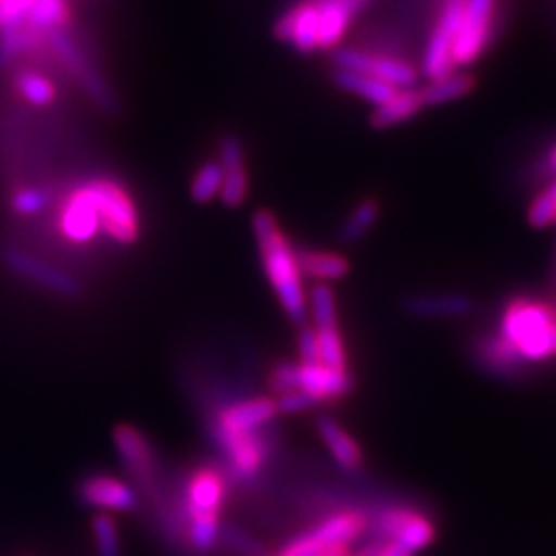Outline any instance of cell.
I'll return each mask as SVG.
<instances>
[{"mask_svg": "<svg viewBox=\"0 0 556 556\" xmlns=\"http://www.w3.org/2000/svg\"><path fill=\"white\" fill-rule=\"evenodd\" d=\"M470 353L478 369L498 381L523 383L532 378V365L517 355L516 349L498 334L495 326L478 332L470 344Z\"/></svg>", "mask_w": 556, "mask_h": 556, "instance_id": "5", "label": "cell"}, {"mask_svg": "<svg viewBox=\"0 0 556 556\" xmlns=\"http://www.w3.org/2000/svg\"><path fill=\"white\" fill-rule=\"evenodd\" d=\"M528 220L532 227H548V225H556V197L551 192V188L538 190L536 197L530 204L528 211Z\"/></svg>", "mask_w": 556, "mask_h": 556, "instance_id": "37", "label": "cell"}, {"mask_svg": "<svg viewBox=\"0 0 556 556\" xmlns=\"http://www.w3.org/2000/svg\"><path fill=\"white\" fill-rule=\"evenodd\" d=\"M71 20L68 0H36L25 25L38 31L40 36H50L52 31L64 29V25Z\"/></svg>", "mask_w": 556, "mask_h": 556, "instance_id": "26", "label": "cell"}, {"mask_svg": "<svg viewBox=\"0 0 556 556\" xmlns=\"http://www.w3.org/2000/svg\"><path fill=\"white\" fill-rule=\"evenodd\" d=\"M316 334H318L319 363H324L326 367L338 369V371H349L346 351H344V342H342V334L338 330V324L319 326L316 328Z\"/></svg>", "mask_w": 556, "mask_h": 556, "instance_id": "31", "label": "cell"}, {"mask_svg": "<svg viewBox=\"0 0 556 556\" xmlns=\"http://www.w3.org/2000/svg\"><path fill=\"white\" fill-rule=\"evenodd\" d=\"M379 551V542L378 540H374V542H369L367 546H363V548H358L355 553H351L349 556H376Z\"/></svg>", "mask_w": 556, "mask_h": 556, "instance_id": "43", "label": "cell"}, {"mask_svg": "<svg viewBox=\"0 0 556 556\" xmlns=\"http://www.w3.org/2000/svg\"><path fill=\"white\" fill-rule=\"evenodd\" d=\"M223 169H225V178H223V186H220V202L229 208H238L248 199V190H250L245 161L223 165Z\"/></svg>", "mask_w": 556, "mask_h": 556, "instance_id": "30", "label": "cell"}, {"mask_svg": "<svg viewBox=\"0 0 556 556\" xmlns=\"http://www.w3.org/2000/svg\"><path fill=\"white\" fill-rule=\"evenodd\" d=\"M89 200L93 202L100 229L118 243H135L139 239V211L132 197L114 179H89L83 184Z\"/></svg>", "mask_w": 556, "mask_h": 556, "instance_id": "3", "label": "cell"}, {"mask_svg": "<svg viewBox=\"0 0 556 556\" xmlns=\"http://www.w3.org/2000/svg\"><path fill=\"white\" fill-rule=\"evenodd\" d=\"M497 0H468L464 20L459 25L456 43H454V64L468 66L477 62L491 40L493 21H495Z\"/></svg>", "mask_w": 556, "mask_h": 556, "instance_id": "9", "label": "cell"}, {"mask_svg": "<svg viewBox=\"0 0 556 556\" xmlns=\"http://www.w3.org/2000/svg\"><path fill=\"white\" fill-rule=\"evenodd\" d=\"M374 532L379 542H397L413 555L429 548L435 540L433 521L408 507H390L381 511L374 523Z\"/></svg>", "mask_w": 556, "mask_h": 556, "instance_id": "7", "label": "cell"}, {"mask_svg": "<svg viewBox=\"0 0 556 556\" xmlns=\"http://www.w3.org/2000/svg\"><path fill=\"white\" fill-rule=\"evenodd\" d=\"M369 521L361 511H340L289 542L277 556H318L332 546H351L365 534Z\"/></svg>", "mask_w": 556, "mask_h": 556, "instance_id": "4", "label": "cell"}, {"mask_svg": "<svg viewBox=\"0 0 556 556\" xmlns=\"http://www.w3.org/2000/svg\"><path fill=\"white\" fill-rule=\"evenodd\" d=\"M48 204V194L46 190L36 188V186H25L13 192L11 197V208L20 217H34L41 213Z\"/></svg>", "mask_w": 556, "mask_h": 556, "instance_id": "36", "label": "cell"}, {"mask_svg": "<svg viewBox=\"0 0 556 556\" xmlns=\"http://www.w3.org/2000/svg\"><path fill=\"white\" fill-rule=\"evenodd\" d=\"M93 540H96V555L122 556V542H119L118 523L110 514H98L91 523Z\"/></svg>", "mask_w": 556, "mask_h": 556, "instance_id": "32", "label": "cell"}, {"mask_svg": "<svg viewBox=\"0 0 556 556\" xmlns=\"http://www.w3.org/2000/svg\"><path fill=\"white\" fill-rule=\"evenodd\" d=\"M275 397L258 396L223 408L215 427L229 433H252L277 417Z\"/></svg>", "mask_w": 556, "mask_h": 556, "instance_id": "18", "label": "cell"}, {"mask_svg": "<svg viewBox=\"0 0 556 556\" xmlns=\"http://www.w3.org/2000/svg\"><path fill=\"white\" fill-rule=\"evenodd\" d=\"M299 268L303 277L314 278L324 285L346 277L351 270L349 260L337 252L298 250Z\"/></svg>", "mask_w": 556, "mask_h": 556, "instance_id": "22", "label": "cell"}, {"mask_svg": "<svg viewBox=\"0 0 556 556\" xmlns=\"http://www.w3.org/2000/svg\"><path fill=\"white\" fill-rule=\"evenodd\" d=\"M219 542L231 553L241 556H264V546L262 542L252 536L250 532L241 530L238 526L231 523H220Z\"/></svg>", "mask_w": 556, "mask_h": 556, "instance_id": "34", "label": "cell"}, {"mask_svg": "<svg viewBox=\"0 0 556 556\" xmlns=\"http://www.w3.org/2000/svg\"><path fill=\"white\" fill-rule=\"evenodd\" d=\"M213 438L217 441L220 452L227 457L231 470L239 478H252L258 475L266 462V443L260 438L258 431L252 433H229L223 429H213Z\"/></svg>", "mask_w": 556, "mask_h": 556, "instance_id": "13", "label": "cell"}, {"mask_svg": "<svg viewBox=\"0 0 556 556\" xmlns=\"http://www.w3.org/2000/svg\"><path fill=\"white\" fill-rule=\"evenodd\" d=\"M77 495L80 503L110 516L128 514L139 507V495L128 482L105 475L83 478L77 486Z\"/></svg>", "mask_w": 556, "mask_h": 556, "instance_id": "12", "label": "cell"}, {"mask_svg": "<svg viewBox=\"0 0 556 556\" xmlns=\"http://www.w3.org/2000/svg\"><path fill=\"white\" fill-rule=\"evenodd\" d=\"M468 0H445L438 27L433 36L427 41L425 59H422V73L431 80L441 79L456 71L454 64V43H456L459 25L464 20Z\"/></svg>", "mask_w": 556, "mask_h": 556, "instance_id": "6", "label": "cell"}, {"mask_svg": "<svg viewBox=\"0 0 556 556\" xmlns=\"http://www.w3.org/2000/svg\"><path fill=\"white\" fill-rule=\"evenodd\" d=\"M15 89L20 91L21 98L29 101L36 108H46L56 100V87L54 83L43 77L41 73L36 71H23L15 75Z\"/></svg>", "mask_w": 556, "mask_h": 556, "instance_id": "28", "label": "cell"}, {"mask_svg": "<svg viewBox=\"0 0 556 556\" xmlns=\"http://www.w3.org/2000/svg\"><path fill=\"white\" fill-rule=\"evenodd\" d=\"M381 213V204L376 199H363L357 206L351 211V215L344 219L340 227V241L342 243H357L358 239L365 238L369 229L376 225Z\"/></svg>", "mask_w": 556, "mask_h": 556, "instance_id": "27", "label": "cell"}, {"mask_svg": "<svg viewBox=\"0 0 556 556\" xmlns=\"http://www.w3.org/2000/svg\"><path fill=\"white\" fill-rule=\"evenodd\" d=\"M268 386H270V390L277 396L299 390L298 363H291V361H280V363H277L273 367V371H270Z\"/></svg>", "mask_w": 556, "mask_h": 556, "instance_id": "38", "label": "cell"}, {"mask_svg": "<svg viewBox=\"0 0 556 556\" xmlns=\"http://www.w3.org/2000/svg\"><path fill=\"white\" fill-rule=\"evenodd\" d=\"M318 15V50H330L344 38L351 21L369 0H312Z\"/></svg>", "mask_w": 556, "mask_h": 556, "instance_id": "16", "label": "cell"}, {"mask_svg": "<svg viewBox=\"0 0 556 556\" xmlns=\"http://www.w3.org/2000/svg\"><path fill=\"white\" fill-rule=\"evenodd\" d=\"M546 188H551V192H553V194L556 197V179L553 181V184H551V186H546Z\"/></svg>", "mask_w": 556, "mask_h": 556, "instance_id": "46", "label": "cell"}, {"mask_svg": "<svg viewBox=\"0 0 556 556\" xmlns=\"http://www.w3.org/2000/svg\"><path fill=\"white\" fill-rule=\"evenodd\" d=\"M277 402L278 413H285V415H295V413H303V410H309L314 406H318V402L309 394L295 390V392H287V394H280L275 397Z\"/></svg>", "mask_w": 556, "mask_h": 556, "instance_id": "40", "label": "cell"}, {"mask_svg": "<svg viewBox=\"0 0 556 556\" xmlns=\"http://www.w3.org/2000/svg\"><path fill=\"white\" fill-rule=\"evenodd\" d=\"M477 80L472 79L468 73H450L441 79L431 80L425 89L420 91V100L425 108H435L441 103H450V101L462 100L468 93L475 91Z\"/></svg>", "mask_w": 556, "mask_h": 556, "instance_id": "24", "label": "cell"}, {"mask_svg": "<svg viewBox=\"0 0 556 556\" xmlns=\"http://www.w3.org/2000/svg\"><path fill=\"white\" fill-rule=\"evenodd\" d=\"M422 108L425 105H422L418 89H415V87L400 89L392 100L381 103L374 110L371 126L378 128V130L392 128V126H397L406 119L415 118Z\"/></svg>", "mask_w": 556, "mask_h": 556, "instance_id": "23", "label": "cell"}, {"mask_svg": "<svg viewBox=\"0 0 556 556\" xmlns=\"http://www.w3.org/2000/svg\"><path fill=\"white\" fill-rule=\"evenodd\" d=\"M225 178V169L219 161H206L190 184V197L197 204H208L217 199Z\"/></svg>", "mask_w": 556, "mask_h": 556, "instance_id": "29", "label": "cell"}, {"mask_svg": "<svg viewBox=\"0 0 556 556\" xmlns=\"http://www.w3.org/2000/svg\"><path fill=\"white\" fill-rule=\"evenodd\" d=\"M299 363H319L318 334L316 328L303 326L299 332Z\"/></svg>", "mask_w": 556, "mask_h": 556, "instance_id": "41", "label": "cell"}, {"mask_svg": "<svg viewBox=\"0 0 556 556\" xmlns=\"http://www.w3.org/2000/svg\"><path fill=\"white\" fill-rule=\"evenodd\" d=\"M307 314L314 316L316 328L337 324V298H334V291L330 289V285L319 282L312 289V293L307 298Z\"/></svg>", "mask_w": 556, "mask_h": 556, "instance_id": "33", "label": "cell"}, {"mask_svg": "<svg viewBox=\"0 0 556 556\" xmlns=\"http://www.w3.org/2000/svg\"><path fill=\"white\" fill-rule=\"evenodd\" d=\"M219 519H199L190 521L188 526V540L199 553H211L219 544Z\"/></svg>", "mask_w": 556, "mask_h": 556, "instance_id": "35", "label": "cell"}, {"mask_svg": "<svg viewBox=\"0 0 556 556\" xmlns=\"http://www.w3.org/2000/svg\"><path fill=\"white\" fill-rule=\"evenodd\" d=\"M402 309L420 319L464 318L472 314L475 301L462 293H435V295H410L402 301Z\"/></svg>", "mask_w": 556, "mask_h": 556, "instance_id": "20", "label": "cell"}, {"mask_svg": "<svg viewBox=\"0 0 556 556\" xmlns=\"http://www.w3.org/2000/svg\"><path fill=\"white\" fill-rule=\"evenodd\" d=\"M252 229L258 243L260 262L278 303L293 324L307 321V295L303 289V275L299 268L298 250L280 231L278 220L270 211L260 208L252 219Z\"/></svg>", "mask_w": 556, "mask_h": 556, "instance_id": "1", "label": "cell"}, {"mask_svg": "<svg viewBox=\"0 0 556 556\" xmlns=\"http://www.w3.org/2000/svg\"><path fill=\"white\" fill-rule=\"evenodd\" d=\"M351 555V546H332V548H326L324 553H319L318 556H349Z\"/></svg>", "mask_w": 556, "mask_h": 556, "instance_id": "44", "label": "cell"}, {"mask_svg": "<svg viewBox=\"0 0 556 556\" xmlns=\"http://www.w3.org/2000/svg\"><path fill=\"white\" fill-rule=\"evenodd\" d=\"M114 445L124 466L135 475L140 484L149 486L155 475V462L147 438L130 425H118L114 429Z\"/></svg>", "mask_w": 556, "mask_h": 556, "instance_id": "19", "label": "cell"}, {"mask_svg": "<svg viewBox=\"0 0 556 556\" xmlns=\"http://www.w3.org/2000/svg\"><path fill=\"white\" fill-rule=\"evenodd\" d=\"M225 482L217 470L202 468L186 486V516L190 521L219 519Z\"/></svg>", "mask_w": 556, "mask_h": 556, "instance_id": "14", "label": "cell"}, {"mask_svg": "<svg viewBox=\"0 0 556 556\" xmlns=\"http://www.w3.org/2000/svg\"><path fill=\"white\" fill-rule=\"evenodd\" d=\"M318 433L338 466L346 472H355L363 466V450L353 435H349L334 418L319 417Z\"/></svg>", "mask_w": 556, "mask_h": 556, "instance_id": "21", "label": "cell"}, {"mask_svg": "<svg viewBox=\"0 0 556 556\" xmlns=\"http://www.w3.org/2000/svg\"><path fill=\"white\" fill-rule=\"evenodd\" d=\"M551 303L556 307V254L553 260V270H551Z\"/></svg>", "mask_w": 556, "mask_h": 556, "instance_id": "45", "label": "cell"}, {"mask_svg": "<svg viewBox=\"0 0 556 556\" xmlns=\"http://www.w3.org/2000/svg\"><path fill=\"white\" fill-rule=\"evenodd\" d=\"M48 38H50V43L56 50L60 60L77 77V80L83 85V89L91 96V100L108 112H116L118 110L116 96L112 93L108 83L98 75V71L83 56V52L77 48V43L71 40V36L64 29H59V31H52Z\"/></svg>", "mask_w": 556, "mask_h": 556, "instance_id": "11", "label": "cell"}, {"mask_svg": "<svg viewBox=\"0 0 556 556\" xmlns=\"http://www.w3.org/2000/svg\"><path fill=\"white\" fill-rule=\"evenodd\" d=\"M332 60L337 68L374 77L396 89H410L417 83V68L404 60L386 59V56L381 59L355 48H338L334 50Z\"/></svg>", "mask_w": 556, "mask_h": 556, "instance_id": "8", "label": "cell"}, {"mask_svg": "<svg viewBox=\"0 0 556 556\" xmlns=\"http://www.w3.org/2000/svg\"><path fill=\"white\" fill-rule=\"evenodd\" d=\"M2 262L17 277L25 278L27 282H34L38 287H43L60 298H79L80 291H83L77 278L66 275L60 268L50 266L43 260L34 258L31 254L23 252L20 248L7 245L2 250Z\"/></svg>", "mask_w": 556, "mask_h": 556, "instance_id": "10", "label": "cell"}, {"mask_svg": "<svg viewBox=\"0 0 556 556\" xmlns=\"http://www.w3.org/2000/svg\"><path fill=\"white\" fill-rule=\"evenodd\" d=\"M299 390L316 402H332L353 392L349 371H338L324 363H298Z\"/></svg>", "mask_w": 556, "mask_h": 556, "instance_id": "15", "label": "cell"}, {"mask_svg": "<svg viewBox=\"0 0 556 556\" xmlns=\"http://www.w3.org/2000/svg\"><path fill=\"white\" fill-rule=\"evenodd\" d=\"M334 83L342 91L358 96L365 101H371L374 105H381V103L392 100L400 91L388 83H381V80L374 79V77L353 73V71H342V68L334 71Z\"/></svg>", "mask_w": 556, "mask_h": 556, "instance_id": "25", "label": "cell"}, {"mask_svg": "<svg viewBox=\"0 0 556 556\" xmlns=\"http://www.w3.org/2000/svg\"><path fill=\"white\" fill-rule=\"evenodd\" d=\"M498 334L530 365L556 358V307L551 299L517 293L498 305Z\"/></svg>", "mask_w": 556, "mask_h": 556, "instance_id": "2", "label": "cell"}, {"mask_svg": "<svg viewBox=\"0 0 556 556\" xmlns=\"http://www.w3.org/2000/svg\"><path fill=\"white\" fill-rule=\"evenodd\" d=\"M376 556H417L413 555L408 548H404L397 542H379V551Z\"/></svg>", "mask_w": 556, "mask_h": 556, "instance_id": "42", "label": "cell"}, {"mask_svg": "<svg viewBox=\"0 0 556 556\" xmlns=\"http://www.w3.org/2000/svg\"><path fill=\"white\" fill-rule=\"evenodd\" d=\"M36 0H0V31L25 23Z\"/></svg>", "mask_w": 556, "mask_h": 556, "instance_id": "39", "label": "cell"}, {"mask_svg": "<svg viewBox=\"0 0 556 556\" xmlns=\"http://www.w3.org/2000/svg\"><path fill=\"white\" fill-rule=\"evenodd\" d=\"M60 231L64 238L85 243L100 231V217L93 202L87 197L83 184L75 188L60 211Z\"/></svg>", "mask_w": 556, "mask_h": 556, "instance_id": "17", "label": "cell"}]
</instances>
